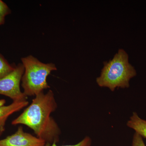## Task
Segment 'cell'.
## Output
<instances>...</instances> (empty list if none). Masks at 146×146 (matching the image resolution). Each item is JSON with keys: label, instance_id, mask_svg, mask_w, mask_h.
<instances>
[{"label": "cell", "instance_id": "cell-1", "mask_svg": "<svg viewBox=\"0 0 146 146\" xmlns=\"http://www.w3.org/2000/svg\"><path fill=\"white\" fill-rule=\"evenodd\" d=\"M57 108L52 90L35 96L31 103L23 112L13 120V125H24L33 130L36 137L51 145L59 142L61 131L54 119L51 116Z\"/></svg>", "mask_w": 146, "mask_h": 146}, {"label": "cell", "instance_id": "cell-2", "mask_svg": "<svg viewBox=\"0 0 146 146\" xmlns=\"http://www.w3.org/2000/svg\"><path fill=\"white\" fill-rule=\"evenodd\" d=\"M100 76L96 78L99 86L106 87L112 91L116 88L129 87V82L137 74L134 67L129 62L127 53L120 49L112 59L104 63Z\"/></svg>", "mask_w": 146, "mask_h": 146}, {"label": "cell", "instance_id": "cell-3", "mask_svg": "<svg viewBox=\"0 0 146 146\" xmlns=\"http://www.w3.org/2000/svg\"><path fill=\"white\" fill-rule=\"evenodd\" d=\"M25 72L22 78L23 93L27 96H36L50 88L47 78L57 68L54 63H44L32 55L22 58Z\"/></svg>", "mask_w": 146, "mask_h": 146}, {"label": "cell", "instance_id": "cell-4", "mask_svg": "<svg viewBox=\"0 0 146 146\" xmlns=\"http://www.w3.org/2000/svg\"><path fill=\"white\" fill-rule=\"evenodd\" d=\"M25 72L23 63H19L11 73L0 79V94L8 97L13 102L27 101L28 97L21 91L20 83Z\"/></svg>", "mask_w": 146, "mask_h": 146}, {"label": "cell", "instance_id": "cell-5", "mask_svg": "<svg viewBox=\"0 0 146 146\" xmlns=\"http://www.w3.org/2000/svg\"><path fill=\"white\" fill-rule=\"evenodd\" d=\"M46 144L41 138L25 132L21 126L15 133L0 140V146H45Z\"/></svg>", "mask_w": 146, "mask_h": 146}, {"label": "cell", "instance_id": "cell-6", "mask_svg": "<svg viewBox=\"0 0 146 146\" xmlns=\"http://www.w3.org/2000/svg\"><path fill=\"white\" fill-rule=\"evenodd\" d=\"M5 102V100H0V133L2 134L5 130L6 122L9 117L26 107L29 104V102L25 101L13 102L11 104L4 106Z\"/></svg>", "mask_w": 146, "mask_h": 146}, {"label": "cell", "instance_id": "cell-7", "mask_svg": "<svg viewBox=\"0 0 146 146\" xmlns=\"http://www.w3.org/2000/svg\"><path fill=\"white\" fill-rule=\"evenodd\" d=\"M128 127L132 129L143 138L146 139V120L138 116V113L133 112L127 122Z\"/></svg>", "mask_w": 146, "mask_h": 146}, {"label": "cell", "instance_id": "cell-8", "mask_svg": "<svg viewBox=\"0 0 146 146\" xmlns=\"http://www.w3.org/2000/svg\"><path fill=\"white\" fill-rule=\"evenodd\" d=\"M15 68L10 65L4 57L0 54V79L11 73Z\"/></svg>", "mask_w": 146, "mask_h": 146}, {"label": "cell", "instance_id": "cell-9", "mask_svg": "<svg viewBox=\"0 0 146 146\" xmlns=\"http://www.w3.org/2000/svg\"><path fill=\"white\" fill-rule=\"evenodd\" d=\"M92 144V140L89 136L84 137L80 142L74 145H66L58 146L56 143H53L51 145L46 144L45 146H91Z\"/></svg>", "mask_w": 146, "mask_h": 146}, {"label": "cell", "instance_id": "cell-10", "mask_svg": "<svg viewBox=\"0 0 146 146\" xmlns=\"http://www.w3.org/2000/svg\"><path fill=\"white\" fill-rule=\"evenodd\" d=\"M132 146H146L144 143L143 138L135 132L133 136Z\"/></svg>", "mask_w": 146, "mask_h": 146}, {"label": "cell", "instance_id": "cell-11", "mask_svg": "<svg viewBox=\"0 0 146 146\" xmlns=\"http://www.w3.org/2000/svg\"><path fill=\"white\" fill-rule=\"evenodd\" d=\"M11 13V11L8 6L2 1L0 0V16L5 17Z\"/></svg>", "mask_w": 146, "mask_h": 146}, {"label": "cell", "instance_id": "cell-12", "mask_svg": "<svg viewBox=\"0 0 146 146\" xmlns=\"http://www.w3.org/2000/svg\"><path fill=\"white\" fill-rule=\"evenodd\" d=\"M5 21V17L0 16V25L4 24Z\"/></svg>", "mask_w": 146, "mask_h": 146}, {"label": "cell", "instance_id": "cell-13", "mask_svg": "<svg viewBox=\"0 0 146 146\" xmlns=\"http://www.w3.org/2000/svg\"><path fill=\"white\" fill-rule=\"evenodd\" d=\"M1 134H2V133H0V136H1Z\"/></svg>", "mask_w": 146, "mask_h": 146}]
</instances>
